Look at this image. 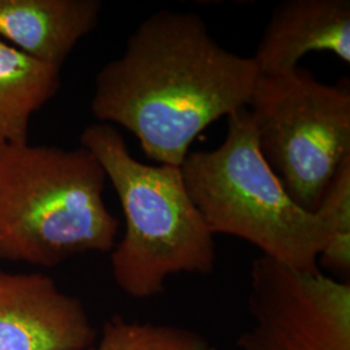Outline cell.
Returning <instances> with one entry per match:
<instances>
[{
	"mask_svg": "<svg viewBox=\"0 0 350 350\" xmlns=\"http://www.w3.org/2000/svg\"><path fill=\"white\" fill-rule=\"evenodd\" d=\"M258 75L253 57L224 49L199 14L159 11L99 70L91 112L131 133L157 165L180 167L208 126L248 108Z\"/></svg>",
	"mask_w": 350,
	"mask_h": 350,
	"instance_id": "obj_1",
	"label": "cell"
},
{
	"mask_svg": "<svg viewBox=\"0 0 350 350\" xmlns=\"http://www.w3.org/2000/svg\"><path fill=\"white\" fill-rule=\"evenodd\" d=\"M105 182L83 147L0 146V260L55 267L112 252L120 221L104 200Z\"/></svg>",
	"mask_w": 350,
	"mask_h": 350,
	"instance_id": "obj_2",
	"label": "cell"
},
{
	"mask_svg": "<svg viewBox=\"0 0 350 350\" xmlns=\"http://www.w3.org/2000/svg\"><path fill=\"white\" fill-rule=\"evenodd\" d=\"M81 147L100 163L124 212L125 232L111 254L124 293L146 300L163 293L169 276L212 274L215 235L191 200L180 167L140 163L108 124L88 126Z\"/></svg>",
	"mask_w": 350,
	"mask_h": 350,
	"instance_id": "obj_3",
	"label": "cell"
},
{
	"mask_svg": "<svg viewBox=\"0 0 350 350\" xmlns=\"http://www.w3.org/2000/svg\"><path fill=\"white\" fill-rule=\"evenodd\" d=\"M224 143L189 152L180 170L213 234L243 239L261 256L317 273L328 232L318 213L297 205L263 159L248 108L227 117Z\"/></svg>",
	"mask_w": 350,
	"mask_h": 350,
	"instance_id": "obj_4",
	"label": "cell"
},
{
	"mask_svg": "<svg viewBox=\"0 0 350 350\" xmlns=\"http://www.w3.org/2000/svg\"><path fill=\"white\" fill-rule=\"evenodd\" d=\"M248 111L266 163L297 205L317 212L350 156L349 81L327 85L301 66L260 75Z\"/></svg>",
	"mask_w": 350,
	"mask_h": 350,
	"instance_id": "obj_5",
	"label": "cell"
},
{
	"mask_svg": "<svg viewBox=\"0 0 350 350\" xmlns=\"http://www.w3.org/2000/svg\"><path fill=\"white\" fill-rule=\"evenodd\" d=\"M238 350H350V284L260 256Z\"/></svg>",
	"mask_w": 350,
	"mask_h": 350,
	"instance_id": "obj_6",
	"label": "cell"
},
{
	"mask_svg": "<svg viewBox=\"0 0 350 350\" xmlns=\"http://www.w3.org/2000/svg\"><path fill=\"white\" fill-rule=\"evenodd\" d=\"M98 336L83 302L52 278L0 270V350H90Z\"/></svg>",
	"mask_w": 350,
	"mask_h": 350,
	"instance_id": "obj_7",
	"label": "cell"
},
{
	"mask_svg": "<svg viewBox=\"0 0 350 350\" xmlns=\"http://www.w3.org/2000/svg\"><path fill=\"white\" fill-rule=\"evenodd\" d=\"M310 52L350 63L349 0H287L278 4L253 57L261 75L296 69Z\"/></svg>",
	"mask_w": 350,
	"mask_h": 350,
	"instance_id": "obj_8",
	"label": "cell"
},
{
	"mask_svg": "<svg viewBox=\"0 0 350 350\" xmlns=\"http://www.w3.org/2000/svg\"><path fill=\"white\" fill-rule=\"evenodd\" d=\"M100 12L99 0H0V39L62 70Z\"/></svg>",
	"mask_w": 350,
	"mask_h": 350,
	"instance_id": "obj_9",
	"label": "cell"
},
{
	"mask_svg": "<svg viewBox=\"0 0 350 350\" xmlns=\"http://www.w3.org/2000/svg\"><path fill=\"white\" fill-rule=\"evenodd\" d=\"M60 69L0 39V146L25 143L29 124L60 90Z\"/></svg>",
	"mask_w": 350,
	"mask_h": 350,
	"instance_id": "obj_10",
	"label": "cell"
},
{
	"mask_svg": "<svg viewBox=\"0 0 350 350\" xmlns=\"http://www.w3.org/2000/svg\"><path fill=\"white\" fill-rule=\"evenodd\" d=\"M90 350H214L209 340L186 327L127 321L116 315L108 319Z\"/></svg>",
	"mask_w": 350,
	"mask_h": 350,
	"instance_id": "obj_11",
	"label": "cell"
},
{
	"mask_svg": "<svg viewBox=\"0 0 350 350\" xmlns=\"http://www.w3.org/2000/svg\"><path fill=\"white\" fill-rule=\"evenodd\" d=\"M315 213L323 219L328 232L319 265L338 275H349L350 156L340 163Z\"/></svg>",
	"mask_w": 350,
	"mask_h": 350,
	"instance_id": "obj_12",
	"label": "cell"
}]
</instances>
